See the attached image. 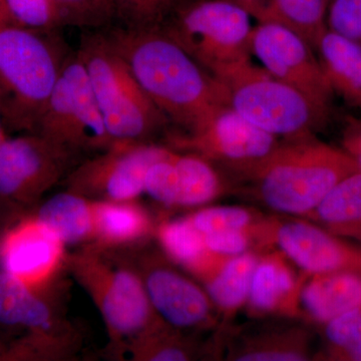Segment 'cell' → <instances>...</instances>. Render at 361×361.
Wrapping results in <instances>:
<instances>
[{
    "label": "cell",
    "instance_id": "cell-36",
    "mask_svg": "<svg viewBox=\"0 0 361 361\" xmlns=\"http://www.w3.org/2000/svg\"><path fill=\"white\" fill-rule=\"evenodd\" d=\"M342 149L355 159L361 169V120L349 121L342 139Z\"/></svg>",
    "mask_w": 361,
    "mask_h": 361
},
{
    "label": "cell",
    "instance_id": "cell-33",
    "mask_svg": "<svg viewBox=\"0 0 361 361\" xmlns=\"http://www.w3.org/2000/svg\"><path fill=\"white\" fill-rule=\"evenodd\" d=\"M327 30L361 45V0H331Z\"/></svg>",
    "mask_w": 361,
    "mask_h": 361
},
{
    "label": "cell",
    "instance_id": "cell-15",
    "mask_svg": "<svg viewBox=\"0 0 361 361\" xmlns=\"http://www.w3.org/2000/svg\"><path fill=\"white\" fill-rule=\"evenodd\" d=\"M224 189L210 161L193 153L170 148L152 164L145 177L144 193L166 207L193 208L210 203Z\"/></svg>",
    "mask_w": 361,
    "mask_h": 361
},
{
    "label": "cell",
    "instance_id": "cell-5",
    "mask_svg": "<svg viewBox=\"0 0 361 361\" xmlns=\"http://www.w3.org/2000/svg\"><path fill=\"white\" fill-rule=\"evenodd\" d=\"M106 130L115 142H151L169 123L101 30H87L77 51Z\"/></svg>",
    "mask_w": 361,
    "mask_h": 361
},
{
    "label": "cell",
    "instance_id": "cell-26",
    "mask_svg": "<svg viewBox=\"0 0 361 361\" xmlns=\"http://www.w3.org/2000/svg\"><path fill=\"white\" fill-rule=\"evenodd\" d=\"M293 272L278 256L259 260L252 277L249 291V307L258 314L286 310L297 293Z\"/></svg>",
    "mask_w": 361,
    "mask_h": 361
},
{
    "label": "cell",
    "instance_id": "cell-18",
    "mask_svg": "<svg viewBox=\"0 0 361 361\" xmlns=\"http://www.w3.org/2000/svg\"><path fill=\"white\" fill-rule=\"evenodd\" d=\"M94 237L90 245L122 251L147 244L155 235V221L137 200H92Z\"/></svg>",
    "mask_w": 361,
    "mask_h": 361
},
{
    "label": "cell",
    "instance_id": "cell-27",
    "mask_svg": "<svg viewBox=\"0 0 361 361\" xmlns=\"http://www.w3.org/2000/svg\"><path fill=\"white\" fill-rule=\"evenodd\" d=\"M334 235L361 237V170L337 183L310 214Z\"/></svg>",
    "mask_w": 361,
    "mask_h": 361
},
{
    "label": "cell",
    "instance_id": "cell-23",
    "mask_svg": "<svg viewBox=\"0 0 361 361\" xmlns=\"http://www.w3.org/2000/svg\"><path fill=\"white\" fill-rule=\"evenodd\" d=\"M260 258L246 252L226 261L207 272L200 279L214 306L226 312L238 310L248 300L252 277Z\"/></svg>",
    "mask_w": 361,
    "mask_h": 361
},
{
    "label": "cell",
    "instance_id": "cell-16",
    "mask_svg": "<svg viewBox=\"0 0 361 361\" xmlns=\"http://www.w3.org/2000/svg\"><path fill=\"white\" fill-rule=\"evenodd\" d=\"M59 283L35 288L0 270V324L21 326L42 338H75L80 334L63 315Z\"/></svg>",
    "mask_w": 361,
    "mask_h": 361
},
{
    "label": "cell",
    "instance_id": "cell-37",
    "mask_svg": "<svg viewBox=\"0 0 361 361\" xmlns=\"http://www.w3.org/2000/svg\"><path fill=\"white\" fill-rule=\"evenodd\" d=\"M228 1L233 2V4L245 9L247 13L252 16L267 0H228Z\"/></svg>",
    "mask_w": 361,
    "mask_h": 361
},
{
    "label": "cell",
    "instance_id": "cell-13",
    "mask_svg": "<svg viewBox=\"0 0 361 361\" xmlns=\"http://www.w3.org/2000/svg\"><path fill=\"white\" fill-rule=\"evenodd\" d=\"M251 52L273 77L329 111L334 94L315 49L305 39L284 26L259 23L252 32Z\"/></svg>",
    "mask_w": 361,
    "mask_h": 361
},
{
    "label": "cell",
    "instance_id": "cell-25",
    "mask_svg": "<svg viewBox=\"0 0 361 361\" xmlns=\"http://www.w3.org/2000/svg\"><path fill=\"white\" fill-rule=\"evenodd\" d=\"M106 351L111 358L116 360L185 361L193 360L196 349L182 331L161 322L122 345Z\"/></svg>",
    "mask_w": 361,
    "mask_h": 361
},
{
    "label": "cell",
    "instance_id": "cell-19",
    "mask_svg": "<svg viewBox=\"0 0 361 361\" xmlns=\"http://www.w3.org/2000/svg\"><path fill=\"white\" fill-rule=\"evenodd\" d=\"M299 303L316 322L324 323L361 308V273L341 271L315 275L298 292Z\"/></svg>",
    "mask_w": 361,
    "mask_h": 361
},
{
    "label": "cell",
    "instance_id": "cell-4",
    "mask_svg": "<svg viewBox=\"0 0 361 361\" xmlns=\"http://www.w3.org/2000/svg\"><path fill=\"white\" fill-rule=\"evenodd\" d=\"M66 272L101 313L110 339L106 350L164 322L149 302L141 278L116 252L80 247L68 254Z\"/></svg>",
    "mask_w": 361,
    "mask_h": 361
},
{
    "label": "cell",
    "instance_id": "cell-10",
    "mask_svg": "<svg viewBox=\"0 0 361 361\" xmlns=\"http://www.w3.org/2000/svg\"><path fill=\"white\" fill-rule=\"evenodd\" d=\"M169 147L154 142H115L106 151L78 163L66 176V190L90 200H137L152 164Z\"/></svg>",
    "mask_w": 361,
    "mask_h": 361
},
{
    "label": "cell",
    "instance_id": "cell-40",
    "mask_svg": "<svg viewBox=\"0 0 361 361\" xmlns=\"http://www.w3.org/2000/svg\"><path fill=\"white\" fill-rule=\"evenodd\" d=\"M360 239L361 240V237H360Z\"/></svg>",
    "mask_w": 361,
    "mask_h": 361
},
{
    "label": "cell",
    "instance_id": "cell-7",
    "mask_svg": "<svg viewBox=\"0 0 361 361\" xmlns=\"http://www.w3.org/2000/svg\"><path fill=\"white\" fill-rule=\"evenodd\" d=\"M233 110L261 130L286 140L313 135L329 111L251 61L215 78Z\"/></svg>",
    "mask_w": 361,
    "mask_h": 361
},
{
    "label": "cell",
    "instance_id": "cell-24",
    "mask_svg": "<svg viewBox=\"0 0 361 361\" xmlns=\"http://www.w3.org/2000/svg\"><path fill=\"white\" fill-rule=\"evenodd\" d=\"M327 0H267L252 18L258 23H276L305 39L316 49L326 32Z\"/></svg>",
    "mask_w": 361,
    "mask_h": 361
},
{
    "label": "cell",
    "instance_id": "cell-28",
    "mask_svg": "<svg viewBox=\"0 0 361 361\" xmlns=\"http://www.w3.org/2000/svg\"><path fill=\"white\" fill-rule=\"evenodd\" d=\"M116 25L133 30L161 28L180 0H111Z\"/></svg>",
    "mask_w": 361,
    "mask_h": 361
},
{
    "label": "cell",
    "instance_id": "cell-39",
    "mask_svg": "<svg viewBox=\"0 0 361 361\" xmlns=\"http://www.w3.org/2000/svg\"><path fill=\"white\" fill-rule=\"evenodd\" d=\"M327 1H329V2L331 1V0H327Z\"/></svg>",
    "mask_w": 361,
    "mask_h": 361
},
{
    "label": "cell",
    "instance_id": "cell-17",
    "mask_svg": "<svg viewBox=\"0 0 361 361\" xmlns=\"http://www.w3.org/2000/svg\"><path fill=\"white\" fill-rule=\"evenodd\" d=\"M274 240L282 253L311 276L341 271L361 273L360 249L310 223H281Z\"/></svg>",
    "mask_w": 361,
    "mask_h": 361
},
{
    "label": "cell",
    "instance_id": "cell-1",
    "mask_svg": "<svg viewBox=\"0 0 361 361\" xmlns=\"http://www.w3.org/2000/svg\"><path fill=\"white\" fill-rule=\"evenodd\" d=\"M169 122L190 134L229 106L224 85L161 28L101 30Z\"/></svg>",
    "mask_w": 361,
    "mask_h": 361
},
{
    "label": "cell",
    "instance_id": "cell-32",
    "mask_svg": "<svg viewBox=\"0 0 361 361\" xmlns=\"http://www.w3.org/2000/svg\"><path fill=\"white\" fill-rule=\"evenodd\" d=\"M189 218L202 235L227 230H246L253 221L250 211L235 206L206 207L191 214Z\"/></svg>",
    "mask_w": 361,
    "mask_h": 361
},
{
    "label": "cell",
    "instance_id": "cell-38",
    "mask_svg": "<svg viewBox=\"0 0 361 361\" xmlns=\"http://www.w3.org/2000/svg\"><path fill=\"white\" fill-rule=\"evenodd\" d=\"M6 135L4 132V125H2L1 118H0V144L6 140Z\"/></svg>",
    "mask_w": 361,
    "mask_h": 361
},
{
    "label": "cell",
    "instance_id": "cell-2",
    "mask_svg": "<svg viewBox=\"0 0 361 361\" xmlns=\"http://www.w3.org/2000/svg\"><path fill=\"white\" fill-rule=\"evenodd\" d=\"M360 170L343 149L311 135L280 142L262 160L234 172L250 183L255 196L271 210L310 215L337 183Z\"/></svg>",
    "mask_w": 361,
    "mask_h": 361
},
{
    "label": "cell",
    "instance_id": "cell-6",
    "mask_svg": "<svg viewBox=\"0 0 361 361\" xmlns=\"http://www.w3.org/2000/svg\"><path fill=\"white\" fill-rule=\"evenodd\" d=\"M251 18L228 0H180L161 30L217 78L251 61Z\"/></svg>",
    "mask_w": 361,
    "mask_h": 361
},
{
    "label": "cell",
    "instance_id": "cell-35",
    "mask_svg": "<svg viewBox=\"0 0 361 361\" xmlns=\"http://www.w3.org/2000/svg\"><path fill=\"white\" fill-rule=\"evenodd\" d=\"M207 250L221 258H231L246 253L250 238L246 230H227L203 235Z\"/></svg>",
    "mask_w": 361,
    "mask_h": 361
},
{
    "label": "cell",
    "instance_id": "cell-11",
    "mask_svg": "<svg viewBox=\"0 0 361 361\" xmlns=\"http://www.w3.org/2000/svg\"><path fill=\"white\" fill-rule=\"evenodd\" d=\"M78 155L39 134L0 144V196L32 203L66 179Z\"/></svg>",
    "mask_w": 361,
    "mask_h": 361
},
{
    "label": "cell",
    "instance_id": "cell-34",
    "mask_svg": "<svg viewBox=\"0 0 361 361\" xmlns=\"http://www.w3.org/2000/svg\"><path fill=\"white\" fill-rule=\"evenodd\" d=\"M239 361H301L307 360L304 344L297 341H271L254 343L235 355Z\"/></svg>",
    "mask_w": 361,
    "mask_h": 361
},
{
    "label": "cell",
    "instance_id": "cell-31",
    "mask_svg": "<svg viewBox=\"0 0 361 361\" xmlns=\"http://www.w3.org/2000/svg\"><path fill=\"white\" fill-rule=\"evenodd\" d=\"M324 336L339 357L361 361V308L324 323Z\"/></svg>",
    "mask_w": 361,
    "mask_h": 361
},
{
    "label": "cell",
    "instance_id": "cell-9",
    "mask_svg": "<svg viewBox=\"0 0 361 361\" xmlns=\"http://www.w3.org/2000/svg\"><path fill=\"white\" fill-rule=\"evenodd\" d=\"M147 244L114 251L137 273L157 315L173 329H201L213 320L214 304L205 289L185 276Z\"/></svg>",
    "mask_w": 361,
    "mask_h": 361
},
{
    "label": "cell",
    "instance_id": "cell-20",
    "mask_svg": "<svg viewBox=\"0 0 361 361\" xmlns=\"http://www.w3.org/2000/svg\"><path fill=\"white\" fill-rule=\"evenodd\" d=\"M315 51L334 94L361 110V45L327 30Z\"/></svg>",
    "mask_w": 361,
    "mask_h": 361
},
{
    "label": "cell",
    "instance_id": "cell-29",
    "mask_svg": "<svg viewBox=\"0 0 361 361\" xmlns=\"http://www.w3.org/2000/svg\"><path fill=\"white\" fill-rule=\"evenodd\" d=\"M0 20L39 32L63 27L51 0H0Z\"/></svg>",
    "mask_w": 361,
    "mask_h": 361
},
{
    "label": "cell",
    "instance_id": "cell-3",
    "mask_svg": "<svg viewBox=\"0 0 361 361\" xmlns=\"http://www.w3.org/2000/svg\"><path fill=\"white\" fill-rule=\"evenodd\" d=\"M56 32L0 20V118L35 134L68 54Z\"/></svg>",
    "mask_w": 361,
    "mask_h": 361
},
{
    "label": "cell",
    "instance_id": "cell-8",
    "mask_svg": "<svg viewBox=\"0 0 361 361\" xmlns=\"http://www.w3.org/2000/svg\"><path fill=\"white\" fill-rule=\"evenodd\" d=\"M35 134L75 155L96 154L113 146L82 59L68 54Z\"/></svg>",
    "mask_w": 361,
    "mask_h": 361
},
{
    "label": "cell",
    "instance_id": "cell-21",
    "mask_svg": "<svg viewBox=\"0 0 361 361\" xmlns=\"http://www.w3.org/2000/svg\"><path fill=\"white\" fill-rule=\"evenodd\" d=\"M33 216L66 247L80 248L94 242V204L85 197L66 190L45 200Z\"/></svg>",
    "mask_w": 361,
    "mask_h": 361
},
{
    "label": "cell",
    "instance_id": "cell-14",
    "mask_svg": "<svg viewBox=\"0 0 361 361\" xmlns=\"http://www.w3.org/2000/svg\"><path fill=\"white\" fill-rule=\"evenodd\" d=\"M68 247L35 216L7 233L0 243V270L35 288L59 283Z\"/></svg>",
    "mask_w": 361,
    "mask_h": 361
},
{
    "label": "cell",
    "instance_id": "cell-30",
    "mask_svg": "<svg viewBox=\"0 0 361 361\" xmlns=\"http://www.w3.org/2000/svg\"><path fill=\"white\" fill-rule=\"evenodd\" d=\"M61 26L101 30L113 25L111 0H51Z\"/></svg>",
    "mask_w": 361,
    "mask_h": 361
},
{
    "label": "cell",
    "instance_id": "cell-12",
    "mask_svg": "<svg viewBox=\"0 0 361 361\" xmlns=\"http://www.w3.org/2000/svg\"><path fill=\"white\" fill-rule=\"evenodd\" d=\"M169 142L171 149L221 161L233 171L262 160L280 144L277 137L256 127L229 106L216 111L190 134L171 135Z\"/></svg>",
    "mask_w": 361,
    "mask_h": 361
},
{
    "label": "cell",
    "instance_id": "cell-22",
    "mask_svg": "<svg viewBox=\"0 0 361 361\" xmlns=\"http://www.w3.org/2000/svg\"><path fill=\"white\" fill-rule=\"evenodd\" d=\"M154 238L168 260L200 277L222 259L207 250L204 236L189 216L157 223Z\"/></svg>",
    "mask_w": 361,
    "mask_h": 361
}]
</instances>
